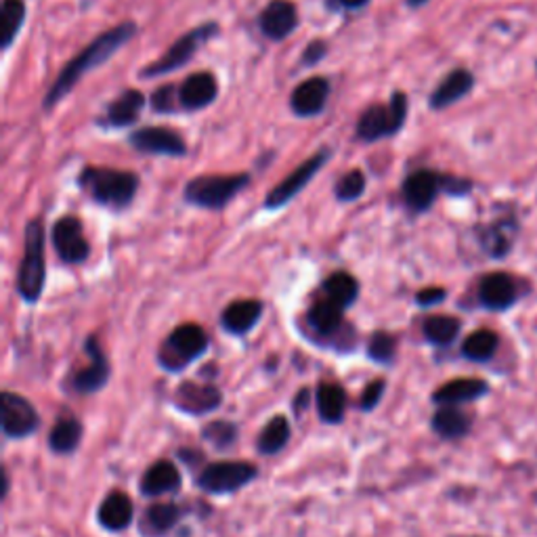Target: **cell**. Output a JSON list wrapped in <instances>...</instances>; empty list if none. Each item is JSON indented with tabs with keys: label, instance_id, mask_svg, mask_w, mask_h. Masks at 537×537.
I'll list each match as a JSON object with an SVG mask.
<instances>
[{
	"label": "cell",
	"instance_id": "cell-36",
	"mask_svg": "<svg viewBox=\"0 0 537 537\" xmlns=\"http://www.w3.org/2000/svg\"><path fill=\"white\" fill-rule=\"evenodd\" d=\"M366 174L359 171V168H355V171H348L340 177L338 183L334 187V196L340 199V202H355V199H359L364 196L366 191Z\"/></svg>",
	"mask_w": 537,
	"mask_h": 537
},
{
	"label": "cell",
	"instance_id": "cell-44",
	"mask_svg": "<svg viewBox=\"0 0 537 537\" xmlns=\"http://www.w3.org/2000/svg\"><path fill=\"white\" fill-rule=\"evenodd\" d=\"M307 399H309V391H301L299 397H296V410H301V407H307Z\"/></svg>",
	"mask_w": 537,
	"mask_h": 537
},
{
	"label": "cell",
	"instance_id": "cell-23",
	"mask_svg": "<svg viewBox=\"0 0 537 537\" xmlns=\"http://www.w3.org/2000/svg\"><path fill=\"white\" fill-rule=\"evenodd\" d=\"M101 527L107 532H122L133 523V502L131 497L122 491H112L106 500L101 502L99 513H97Z\"/></svg>",
	"mask_w": 537,
	"mask_h": 537
},
{
	"label": "cell",
	"instance_id": "cell-10",
	"mask_svg": "<svg viewBox=\"0 0 537 537\" xmlns=\"http://www.w3.org/2000/svg\"><path fill=\"white\" fill-rule=\"evenodd\" d=\"M51 239H53V248L57 256H60L63 263L82 264L88 261L90 244L82 231L80 218L61 217L60 221L53 225Z\"/></svg>",
	"mask_w": 537,
	"mask_h": 537
},
{
	"label": "cell",
	"instance_id": "cell-3",
	"mask_svg": "<svg viewBox=\"0 0 537 537\" xmlns=\"http://www.w3.org/2000/svg\"><path fill=\"white\" fill-rule=\"evenodd\" d=\"M44 248H47L44 225L41 218H32L25 225L23 258L17 271V292L25 302H36L44 290V282H47Z\"/></svg>",
	"mask_w": 537,
	"mask_h": 537
},
{
	"label": "cell",
	"instance_id": "cell-6",
	"mask_svg": "<svg viewBox=\"0 0 537 537\" xmlns=\"http://www.w3.org/2000/svg\"><path fill=\"white\" fill-rule=\"evenodd\" d=\"M208 348V334L198 323H183L174 328L160 348V366L168 372H179L191 361L202 357Z\"/></svg>",
	"mask_w": 537,
	"mask_h": 537
},
{
	"label": "cell",
	"instance_id": "cell-24",
	"mask_svg": "<svg viewBox=\"0 0 537 537\" xmlns=\"http://www.w3.org/2000/svg\"><path fill=\"white\" fill-rule=\"evenodd\" d=\"M489 386L485 380L478 378H458L445 383L439 391L432 394V401L441 405H460L468 403V401H475L483 394H487Z\"/></svg>",
	"mask_w": 537,
	"mask_h": 537
},
{
	"label": "cell",
	"instance_id": "cell-45",
	"mask_svg": "<svg viewBox=\"0 0 537 537\" xmlns=\"http://www.w3.org/2000/svg\"><path fill=\"white\" fill-rule=\"evenodd\" d=\"M426 3H429V0H407V5L413 6V9H418V6H422Z\"/></svg>",
	"mask_w": 537,
	"mask_h": 537
},
{
	"label": "cell",
	"instance_id": "cell-15",
	"mask_svg": "<svg viewBox=\"0 0 537 537\" xmlns=\"http://www.w3.org/2000/svg\"><path fill=\"white\" fill-rule=\"evenodd\" d=\"M329 97V80L323 76H313L301 82L290 95V107L301 118H313L319 116L326 107Z\"/></svg>",
	"mask_w": 537,
	"mask_h": 537
},
{
	"label": "cell",
	"instance_id": "cell-39",
	"mask_svg": "<svg viewBox=\"0 0 537 537\" xmlns=\"http://www.w3.org/2000/svg\"><path fill=\"white\" fill-rule=\"evenodd\" d=\"M150 103H152L153 112H158V114L177 112V106H181L177 87H172V84H164V87L155 88L152 93Z\"/></svg>",
	"mask_w": 537,
	"mask_h": 537
},
{
	"label": "cell",
	"instance_id": "cell-26",
	"mask_svg": "<svg viewBox=\"0 0 537 537\" xmlns=\"http://www.w3.org/2000/svg\"><path fill=\"white\" fill-rule=\"evenodd\" d=\"M181 521V508L172 502L152 504L141 519V533L147 537H160L174 529Z\"/></svg>",
	"mask_w": 537,
	"mask_h": 537
},
{
	"label": "cell",
	"instance_id": "cell-29",
	"mask_svg": "<svg viewBox=\"0 0 537 537\" xmlns=\"http://www.w3.org/2000/svg\"><path fill=\"white\" fill-rule=\"evenodd\" d=\"M323 294L336 305L347 309L351 307L359 296V282L357 277L347 273V271H336L323 282Z\"/></svg>",
	"mask_w": 537,
	"mask_h": 537
},
{
	"label": "cell",
	"instance_id": "cell-33",
	"mask_svg": "<svg viewBox=\"0 0 537 537\" xmlns=\"http://www.w3.org/2000/svg\"><path fill=\"white\" fill-rule=\"evenodd\" d=\"M82 441V424L74 418H63L53 426L49 445L55 454H72Z\"/></svg>",
	"mask_w": 537,
	"mask_h": 537
},
{
	"label": "cell",
	"instance_id": "cell-38",
	"mask_svg": "<svg viewBox=\"0 0 537 537\" xmlns=\"http://www.w3.org/2000/svg\"><path fill=\"white\" fill-rule=\"evenodd\" d=\"M397 353V340L388 332H374L367 347V355L376 361V364H391Z\"/></svg>",
	"mask_w": 537,
	"mask_h": 537
},
{
	"label": "cell",
	"instance_id": "cell-21",
	"mask_svg": "<svg viewBox=\"0 0 537 537\" xmlns=\"http://www.w3.org/2000/svg\"><path fill=\"white\" fill-rule=\"evenodd\" d=\"M472 87H475V78L468 72V69H454L448 76L443 78L441 84L432 90L431 95V107L432 109H445L454 106L466 95L470 93Z\"/></svg>",
	"mask_w": 537,
	"mask_h": 537
},
{
	"label": "cell",
	"instance_id": "cell-13",
	"mask_svg": "<svg viewBox=\"0 0 537 537\" xmlns=\"http://www.w3.org/2000/svg\"><path fill=\"white\" fill-rule=\"evenodd\" d=\"M443 190V177L435 171H416L405 179L401 196L410 210L426 212L435 204L439 191Z\"/></svg>",
	"mask_w": 537,
	"mask_h": 537
},
{
	"label": "cell",
	"instance_id": "cell-14",
	"mask_svg": "<svg viewBox=\"0 0 537 537\" xmlns=\"http://www.w3.org/2000/svg\"><path fill=\"white\" fill-rule=\"evenodd\" d=\"M261 32L269 41L280 42L288 38L299 25V11L292 0H271L258 15Z\"/></svg>",
	"mask_w": 537,
	"mask_h": 537
},
{
	"label": "cell",
	"instance_id": "cell-43",
	"mask_svg": "<svg viewBox=\"0 0 537 537\" xmlns=\"http://www.w3.org/2000/svg\"><path fill=\"white\" fill-rule=\"evenodd\" d=\"M338 3L345 6V9H361V6H366L370 0H338Z\"/></svg>",
	"mask_w": 537,
	"mask_h": 537
},
{
	"label": "cell",
	"instance_id": "cell-8",
	"mask_svg": "<svg viewBox=\"0 0 537 537\" xmlns=\"http://www.w3.org/2000/svg\"><path fill=\"white\" fill-rule=\"evenodd\" d=\"M329 158H332V150H329V147H321L319 152H315L309 160L302 162L296 171L290 172L280 185H275L273 190L267 193V198H264V204H263L264 208L280 210L282 206L292 202V199L310 183V181H313L315 174L328 164Z\"/></svg>",
	"mask_w": 537,
	"mask_h": 537
},
{
	"label": "cell",
	"instance_id": "cell-7",
	"mask_svg": "<svg viewBox=\"0 0 537 537\" xmlns=\"http://www.w3.org/2000/svg\"><path fill=\"white\" fill-rule=\"evenodd\" d=\"M218 34V23L217 22H208V23H199L198 28H193L179 38L177 42L172 44L171 49L166 51L164 55L160 57L158 61L152 63L141 69V78H155V76H166L171 72H177L183 66H187L193 60V55L198 53L199 49L204 47L210 38H215Z\"/></svg>",
	"mask_w": 537,
	"mask_h": 537
},
{
	"label": "cell",
	"instance_id": "cell-40",
	"mask_svg": "<svg viewBox=\"0 0 537 537\" xmlns=\"http://www.w3.org/2000/svg\"><path fill=\"white\" fill-rule=\"evenodd\" d=\"M328 55V44L323 41H310L307 44V49L302 51V57H301V63L305 68H313L317 63L326 60Z\"/></svg>",
	"mask_w": 537,
	"mask_h": 537
},
{
	"label": "cell",
	"instance_id": "cell-16",
	"mask_svg": "<svg viewBox=\"0 0 537 537\" xmlns=\"http://www.w3.org/2000/svg\"><path fill=\"white\" fill-rule=\"evenodd\" d=\"M174 403L181 412L191 413V416H204L223 403V393L210 384L183 383L174 393Z\"/></svg>",
	"mask_w": 537,
	"mask_h": 537
},
{
	"label": "cell",
	"instance_id": "cell-37",
	"mask_svg": "<svg viewBox=\"0 0 537 537\" xmlns=\"http://www.w3.org/2000/svg\"><path fill=\"white\" fill-rule=\"evenodd\" d=\"M202 437L206 441L215 445L218 449H227L236 443L237 439V426L229 422V420H218V422H210L204 426Z\"/></svg>",
	"mask_w": 537,
	"mask_h": 537
},
{
	"label": "cell",
	"instance_id": "cell-11",
	"mask_svg": "<svg viewBox=\"0 0 537 537\" xmlns=\"http://www.w3.org/2000/svg\"><path fill=\"white\" fill-rule=\"evenodd\" d=\"M3 432L9 439H23L38 429V412L28 399L17 393L5 391L0 397Z\"/></svg>",
	"mask_w": 537,
	"mask_h": 537
},
{
	"label": "cell",
	"instance_id": "cell-35",
	"mask_svg": "<svg viewBox=\"0 0 537 537\" xmlns=\"http://www.w3.org/2000/svg\"><path fill=\"white\" fill-rule=\"evenodd\" d=\"M497 351V334L491 329H477L462 345V355L470 361H487Z\"/></svg>",
	"mask_w": 537,
	"mask_h": 537
},
{
	"label": "cell",
	"instance_id": "cell-22",
	"mask_svg": "<svg viewBox=\"0 0 537 537\" xmlns=\"http://www.w3.org/2000/svg\"><path fill=\"white\" fill-rule=\"evenodd\" d=\"M261 317H263V302L256 299H245V301H236L225 307L221 315V323L229 334L242 336V334H248L250 329L256 326Z\"/></svg>",
	"mask_w": 537,
	"mask_h": 537
},
{
	"label": "cell",
	"instance_id": "cell-25",
	"mask_svg": "<svg viewBox=\"0 0 537 537\" xmlns=\"http://www.w3.org/2000/svg\"><path fill=\"white\" fill-rule=\"evenodd\" d=\"M181 485V472L177 470V466L160 460L152 464L150 468L145 470L144 478H141V491L147 497H155V495H164L171 494V491H177Z\"/></svg>",
	"mask_w": 537,
	"mask_h": 537
},
{
	"label": "cell",
	"instance_id": "cell-42",
	"mask_svg": "<svg viewBox=\"0 0 537 537\" xmlns=\"http://www.w3.org/2000/svg\"><path fill=\"white\" fill-rule=\"evenodd\" d=\"M448 299V292L443 288H424L416 294V302L420 307H435Z\"/></svg>",
	"mask_w": 537,
	"mask_h": 537
},
{
	"label": "cell",
	"instance_id": "cell-30",
	"mask_svg": "<svg viewBox=\"0 0 537 537\" xmlns=\"http://www.w3.org/2000/svg\"><path fill=\"white\" fill-rule=\"evenodd\" d=\"M432 431L443 439H460L470 431V420L454 405H445L432 416Z\"/></svg>",
	"mask_w": 537,
	"mask_h": 537
},
{
	"label": "cell",
	"instance_id": "cell-17",
	"mask_svg": "<svg viewBox=\"0 0 537 537\" xmlns=\"http://www.w3.org/2000/svg\"><path fill=\"white\" fill-rule=\"evenodd\" d=\"M218 97V84L217 78L210 72H196L187 76L179 88V101L181 107L187 112H198L212 106Z\"/></svg>",
	"mask_w": 537,
	"mask_h": 537
},
{
	"label": "cell",
	"instance_id": "cell-18",
	"mask_svg": "<svg viewBox=\"0 0 537 537\" xmlns=\"http://www.w3.org/2000/svg\"><path fill=\"white\" fill-rule=\"evenodd\" d=\"M84 348L88 353V366L82 367L80 372L74 376V386L76 391L80 393H97L106 386L109 378V364L106 353L99 342H97L95 336H88L87 342H84Z\"/></svg>",
	"mask_w": 537,
	"mask_h": 537
},
{
	"label": "cell",
	"instance_id": "cell-5",
	"mask_svg": "<svg viewBox=\"0 0 537 537\" xmlns=\"http://www.w3.org/2000/svg\"><path fill=\"white\" fill-rule=\"evenodd\" d=\"M407 109H410L407 95L397 90V93H393L388 106H372L359 116L357 137L366 144H376L384 137H393L403 128Z\"/></svg>",
	"mask_w": 537,
	"mask_h": 537
},
{
	"label": "cell",
	"instance_id": "cell-2",
	"mask_svg": "<svg viewBox=\"0 0 537 537\" xmlns=\"http://www.w3.org/2000/svg\"><path fill=\"white\" fill-rule=\"evenodd\" d=\"M78 185L106 208L120 210L131 206L139 190V177L128 171L106 166H87L78 177Z\"/></svg>",
	"mask_w": 537,
	"mask_h": 537
},
{
	"label": "cell",
	"instance_id": "cell-34",
	"mask_svg": "<svg viewBox=\"0 0 537 537\" xmlns=\"http://www.w3.org/2000/svg\"><path fill=\"white\" fill-rule=\"evenodd\" d=\"M25 22L23 0H3V15H0V44L9 49Z\"/></svg>",
	"mask_w": 537,
	"mask_h": 537
},
{
	"label": "cell",
	"instance_id": "cell-32",
	"mask_svg": "<svg viewBox=\"0 0 537 537\" xmlns=\"http://www.w3.org/2000/svg\"><path fill=\"white\" fill-rule=\"evenodd\" d=\"M460 328H462V323H460V319H456V317L432 315L424 321L422 332L426 336V340L432 342V345L448 347L458 338Z\"/></svg>",
	"mask_w": 537,
	"mask_h": 537
},
{
	"label": "cell",
	"instance_id": "cell-19",
	"mask_svg": "<svg viewBox=\"0 0 537 537\" xmlns=\"http://www.w3.org/2000/svg\"><path fill=\"white\" fill-rule=\"evenodd\" d=\"M145 107V95L137 88H128L120 97L107 106V112L103 116L101 125L112 128L133 126L139 120L141 112Z\"/></svg>",
	"mask_w": 537,
	"mask_h": 537
},
{
	"label": "cell",
	"instance_id": "cell-28",
	"mask_svg": "<svg viewBox=\"0 0 537 537\" xmlns=\"http://www.w3.org/2000/svg\"><path fill=\"white\" fill-rule=\"evenodd\" d=\"M317 412H319L323 422L328 424L340 422L347 412L345 388L332 383H326L317 388Z\"/></svg>",
	"mask_w": 537,
	"mask_h": 537
},
{
	"label": "cell",
	"instance_id": "cell-9",
	"mask_svg": "<svg viewBox=\"0 0 537 537\" xmlns=\"http://www.w3.org/2000/svg\"><path fill=\"white\" fill-rule=\"evenodd\" d=\"M256 477V466L248 462H215L208 464L198 478V485L204 491L215 495L231 494L242 489Z\"/></svg>",
	"mask_w": 537,
	"mask_h": 537
},
{
	"label": "cell",
	"instance_id": "cell-20",
	"mask_svg": "<svg viewBox=\"0 0 537 537\" xmlns=\"http://www.w3.org/2000/svg\"><path fill=\"white\" fill-rule=\"evenodd\" d=\"M478 299L483 307L491 310H504L516 301L514 280L508 273H489L478 283Z\"/></svg>",
	"mask_w": 537,
	"mask_h": 537
},
{
	"label": "cell",
	"instance_id": "cell-41",
	"mask_svg": "<svg viewBox=\"0 0 537 537\" xmlns=\"http://www.w3.org/2000/svg\"><path fill=\"white\" fill-rule=\"evenodd\" d=\"M384 394V383L383 380H374V383H370L366 386L364 394H361V410H374V407L378 405V401L383 399Z\"/></svg>",
	"mask_w": 537,
	"mask_h": 537
},
{
	"label": "cell",
	"instance_id": "cell-4",
	"mask_svg": "<svg viewBox=\"0 0 537 537\" xmlns=\"http://www.w3.org/2000/svg\"><path fill=\"white\" fill-rule=\"evenodd\" d=\"M250 185V174H199L185 185L183 198L191 206L206 210H223L239 191Z\"/></svg>",
	"mask_w": 537,
	"mask_h": 537
},
{
	"label": "cell",
	"instance_id": "cell-31",
	"mask_svg": "<svg viewBox=\"0 0 537 537\" xmlns=\"http://www.w3.org/2000/svg\"><path fill=\"white\" fill-rule=\"evenodd\" d=\"M290 441V422L286 416H275L269 420V424L264 426L258 435L256 448L263 456H273L277 451H282Z\"/></svg>",
	"mask_w": 537,
	"mask_h": 537
},
{
	"label": "cell",
	"instance_id": "cell-27",
	"mask_svg": "<svg viewBox=\"0 0 537 537\" xmlns=\"http://www.w3.org/2000/svg\"><path fill=\"white\" fill-rule=\"evenodd\" d=\"M342 319H345V309L329 299L317 301L307 313V323L319 336H332L338 332L342 328Z\"/></svg>",
	"mask_w": 537,
	"mask_h": 537
},
{
	"label": "cell",
	"instance_id": "cell-12",
	"mask_svg": "<svg viewBox=\"0 0 537 537\" xmlns=\"http://www.w3.org/2000/svg\"><path fill=\"white\" fill-rule=\"evenodd\" d=\"M131 145L134 150L153 155H168V158H183L187 145L179 133L164 126H145L131 134Z\"/></svg>",
	"mask_w": 537,
	"mask_h": 537
},
{
	"label": "cell",
	"instance_id": "cell-1",
	"mask_svg": "<svg viewBox=\"0 0 537 537\" xmlns=\"http://www.w3.org/2000/svg\"><path fill=\"white\" fill-rule=\"evenodd\" d=\"M134 34H137V25L133 22H125V23L114 25L112 30L103 32V34L97 36L87 49H82L80 53H78L74 60L61 69L60 76H57V80L51 84L47 95H44L42 107L44 109L55 107L63 97L72 93V88L82 80L84 74H88L90 69L103 66V63H106L116 51L125 47Z\"/></svg>",
	"mask_w": 537,
	"mask_h": 537
}]
</instances>
